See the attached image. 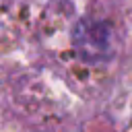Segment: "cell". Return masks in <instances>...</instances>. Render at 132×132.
Segmentation results:
<instances>
[{"label": "cell", "instance_id": "obj_1", "mask_svg": "<svg viewBox=\"0 0 132 132\" xmlns=\"http://www.w3.org/2000/svg\"><path fill=\"white\" fill-rule=\"evenodd\" d=\"M72 41H74L76 54L82 60H89V62L103 60V58L109 56V50H111V31H109V25L101 23V21L85 19V21H80L76 25Z\"/></svg>", "mask_w": 132, "mask_h": 132}]
</instances>
